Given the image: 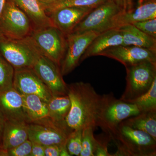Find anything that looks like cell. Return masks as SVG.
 Segmentation results:
<instances>
[{"mask_svg": "<svg viewBox=\"0 0 156 156\" xmlns=\"http://www.w3.org/2000/svg\"><path fill=\"white\" fill-rule=\"evenodd\" d=\"M70 109L65 123L70 133L100 125L105 110L114 97L112 93L100 95L89 83L76 82L68 85Z\"/></svg>", "mask_w": 156, "mask_h": 156, "instance_id": "6da1fadb", "label": "cell"}, {"mask_svg": "<svg viewBox=\"0 0 156 156\" xmlns=\"http://www.w3.org/2000/svg\"><path fill=\"white\" fill-rule=\"evenodd\" d=\"M110 137L118 149L112 156L156 155V140L144 131L121 123Z\"/></svg>", "mask_w": 156, "mask_h": 156, "instance_id": "7a4b0ae2", "label": "cell"}, {"mask_svg": "<svg viewBox=\"0 0 156 156\" xmlns=\"http://www.w3.org/2000/svg\"><path fill=\"white\" fill-rule=\"evenodd\" d=\"M0 53L14 70H17L32 68L40 53L28 36L15 39L2 35Z\"/></svg>", "mask_w": 156, "mask_h": 156, "instance_id": "3957f363", "label": "cell"}, {"mask_svg": "<svg viewBox=\"0 0 156 156\" xmlns=\"http://www.w3.org/2000/svg\"><path fill=\"white\" fill-rule=\"evenodd\" d=\"M126 89L120 99L129 101L147 92L156 78V62H143L126 67Z\"/></svg>", "mask_w": 156, "mask_h": 156, "instance_id": "277c9868", "label": "cell"}, {"mask_svg": "<svg viewBox=\"0 0 156 156\" xmlns=\"http://www.w3.org/2000/svg\"><path fill=\"white\" fill-rule=\"evenodd\" d=\"M28 37L41 54L60 67L66 51V36L55 27L50 26L33 30Z\"/></svg>", "mask_w": 156, "mask_h": 156, "instance_id": "5b68a950", "label": "cell"}, {"mask_svg": "<svg viewBox=\"0 0 156 156\" xmlns=\"http://www.w3.org/2000/svg\"><path fill=\"white\" fill-rule=\"evenodd\" d=\"M33 30L27 16L17 6L6 0L0 16V31L2 34L10 38H24Z\"/></svg>", "mask_w": 156, "mask_h": 156, "instance_id": "8992f818", "label": "cell"}, {"mask_svg": "<svg viewBox=\"0 0 156 156\" xmlns=\"http://www.w3.org/2000/svg\"><path fill=\"white\" fill-rule=\"evenodd\" d=\"M100 34L90 31L80 34H70L66 36V51L59 67L62 76L72 72L80 64V60L84 52Z\"/></svg>", "mask_w": 156, "mask_h": 156, "instance_id": "52a82bcc", "label": "cell"}, {"mask_svg": "<svg viewBox=\"0 0 156 156\" xmlns=\"http://www.w3.org/2000/svg\"><path fill=\"white\" fill-rule=\"evenodd\" d=\"M121 11L112 0H107L87 14L71 34H80L90 31L101 33L107 30L112 20Z\"/></svg>", "mask_w": 156, "mask_h": 156, "instance_id": "ba28073f", "label": "cell"}, {"mask_svg": "<svg viewBox=\"0 0 156 156\" xmlns=\"http://www.w3.org/2000/svg\"><path fill=\"white\" fill-rule=\"evenodd\" d=\"M32 69L53 96L67 95V84L63 80L60 68L55 62L40 53Z\"/></svg>", "mask_w": 156, "mask_h": 156, "instance_id": "9c48e42d", "label": "cell"}, {"mask_svg": "<svg viewBox=\"0 0 156 156\" xmlns=\"http://www.w3.org/2000/svg\"><path fill=\"white\" fill-rule=\"evenodd\" d=\"M141 112L134 104L114 97L104 112L99 127L110 136L116 131L120 123Z\"/></svg>", "mask_w": 156, "mask_h": 156, "instance_id": "30bf717a", "label": "cell"}, {"mask_svg": "<svg viewBox=\"0 0 156 156\" xmlns=\"http://www.w3.org/2000/svg\"><path fill=\"white\" fill-rule=\"evenodd\" d=\"M13 87L21 95H37L47 103L53 96L32 68L14 70Z\"/></svg>", "mask_w": 156, "mask_h": 156, "instance_id": "8fae6325", "label": "cell"}, {"mask_svg": "<svg viewBox=\"0 0 156 156\" xmlns=\"http://www.w3.org/2000/svg\"><path fill=\"white\" fill-rule=\"evenodd\" d=\"M28 140L42 145H66L70 133L64 128L50 122L46 124H28Z\"/></svg>", "mask_w": 156, "mask_h": 156, "instance_id": "7c38bea8", "label": "cell"}, {"mask_svg": "<svg viewBox=\"0 0 156 156\" xmlns=\"http://www.w3.org/2000/svg\"><path fill=\"white\" fill-rule=\"evenodd\" d=\"M113 58L125 66H130L145 61L156 62V53L146 48L134 46H115L108 48L99 54Z\"/></svg>", "mask_w": 156, "mask_h": 156, "instance_id": "4fadbf2b", "label": "cell"}, {"mask_svg": "<svg viewBox=\"0 0 156 156\" xmlns=\"http://www.w3.org/2000/svg\"><path fill=\"white\" fill-rule=\"evenodd\" d=\"M0 115L5 121L30 123L23 108L22 95L14 87L0 92Z\"/></svg>", "mask_w": 156, "mask_h": 156, "instance_id": "5bb4252c", "label": "cell"}, {"mask_svg": "<svg viewBox=\"0 0 156 156\" xmlns=\"http://www.w3.org/2000/svg\"><path fill=\"white\" fill-rule=\"evenodd\" d=\"M95 8L88 7H66L57 9L48 14L53 26L66 36Z\"/></svg>", "mask_w": 156, "mask_h": 156, "instance_id": "9a60e30c", "label": "cell"}, {"mask_svg": "<svg viewBox=\"0 0 156 156\" xmlns=\"http://www.w3.org/2000/svg\"><path fill=\"white\" fill-rule=\"evenodd\" d=\"M156 18V0H144L132 11L117 14L108 27V30L118 28L128 24Z\"/></svg>", "mask_w": 156, "mask_h": 156, "instance_id": "2e32d148", "label": "cell"}, {"mask_svg": "<svg viewBox=\"0 0 156 156\" xmlns=\"http://www.w3.org/2000/svg\"><path fill=\"white\" fill-rule=\"evenodd\" d=\"M27 16L33 30L54 26L38 0H9Z\"/></svg>", "mask_w": 156, "mask_h": 156, "instance_id": "e0dca14e", "label": "cell"}, {"mask_svg": "<svg viewBox=\"0 0 156 156\" xmlns=\"http://www.w3.org/2000/svg\"><path fill=\"white\" fill-rule=\"evenodd\" d=\"M123 44V38L119 28L108 30L96 37L89 45L80 60V63L91 56H99L108 48Z\"/></svg>", "mask_w": 156, "mask_h": 156, "instance_id": "ac0fdd59", "label": "cell"}, {"mask_svg": "<svg viewBox=\"0 0 156 156\" xmlns=\"http://www.w3.org/2000/svg\"><path fill=\"white\" fill-rule=\"evenodd\" d=\"M28 124L24 122L5 121L1 139V150L12 148L28 140Z\"/></svg>", "mask_w": 156, "mask_h": 156, "instance_id": "d6986e66", "label": "cell"}, {"mask_svg": "<svg viewBox=\"0 0 156 156\" xmlns=\"http://www.w3.org/2000/svg\"><path fill=\"white\" fill-rule=\"evenodd\" d=\"M22 95L23 108L30 123L46 124L52 122L47 102L37 95Z\"/></svg>", "mask_w": 156, "mask_h": 156, "instance_id": "ffe728a7", "label": "cell"}, {"mask_svg": "<svg viewBox=\"0 0 156 156\" xmlns=\"http://www.w3.org/2000/svg\"><path fill=\"white\" fill-rule=\"evenodd\" d=\"M118 28L122 36V45L136 46L156 53V39L143 32L133 24H128Z\"/></svg>", "mask_w": 156, "mask_h": 156, "instance_id": "44dd1931", "label": "cell"}, {"mask_svg": "<svg viewBox=\"0 0 156 156\" xmlns=\"http://www.w3.org/2000/svg\"><path fill=\"white\" fill-rule=\"evenodd\" d=\"M49 117L52 122L68 130L65 121L71 107L68 95L53 96L48 103Z\"/></svg>", "mask_w": 156, "mask_h": 156, "instance_id": "7402d4cb", "label": "cell"}, {"mask_svg": "<svg viewBox=\"0 0 156 156\" xmlns=\"http://www.w3.org/2000/svg\"><path fill=\"white\" fill-rule=\"evenodd\" d=\"M122 123L134 129L145 132L156 140V111L142 112L126 119Z\"/></svg>", "mask_w": 156, "mask_h": 156, "instance_id": "603a6c76", "label": "cell"}, {"mask_svg": "<svg viewBox=\"0 0 156 156\" xmlns=\"http://www.w3.org/2000/svg\"><path fill=\"white\" fill-rule=\"evenodd\" d=\"M107 0H56L50 4L41 5L46 14L66 7H88L95 8Z\"/></svg>", "mask_w": 156, "mask_h": 156, "instance_id": "cb8c5ba5", "label": "cell"}, {"mask_svg": "<svg viewBox=\"0 0 156 156\" xmlns=\"http://www.w3.org/2000/svg\"><path fill=\"white\" fill-rule=\"evenodd\" d=\"M127 102L134 104L140 112L156 111V78L154 79L150 89L140 97Z\"/></svg>", "mask_w": 156, "mask_h": 156, "instance_id": "d4e9b609", "label": "cell"}, {"mask_svg": "<svg viewBox=\"0 0 156 156\" xmlns=\"http://www.w3.org/2000/svg\"><path fill=\"white\" fill-rule=\"evenodd\" d=\"M14 69L0 53V92L13 87Z\"/></svg>", "mask_w": 156, "mask_h": 156, "instance_id": "484cf974", "label": "cell"}, {"mask_svg": "<svg viewBox=\"0 0 156 156\" xmlns=\"http://www.w3.org/2000/svg\"><path fill=\"white\" fill-rule=\"evenodd\" d=\"M92 128L83 129L82 132V147L80 156H95L97 140L94 136Z\"/></svg>", "mask_w": 156, "mask_h": 156, "instance_id": "4316f807", "label": "cell"}, {"mask_svg": "<svg viewBox=\"0 0 156 156\" xmlns=\"http://www.w3.org/2000/svg\"><path fill=\"white\" fill-rule=\"evenodd\" d=\"M82 132L81 129L75 130L68 136L66 147L70 155L80 156L82 149Z\"/></svg>", "mask_w": 156, "mask_h": 156, "instance_id": "83f0119b", "label": "cell"}, {"mask_svg": "<svg viewBox=\"0 0 156 156\" xmlns=\"http://www.w3.org/2000/svg\"><path fill=\"white\" fill-rule=\"evenodd\" d=\"M32 142L29 140L12 148L1 150V156H30L31 151Z\"/></svg>", "mask_w": 156, "mask_h": 156, "instance_id": "f1b7e54d", "label": "cell"}, {"mask_svg": "<svg viewBox=\"0 0 156 156\" xmlns=\"http://www.w3.org/2000/svg\"><path fill=\"white\" fill-rule=\"evenodd\" d=\"M132 24L144 33L156 39V18L134 23Z\"/></svg>", "mask_w": 156, "mask_h": 156, "instance_id": "f546056e", "label": "cell"}, {"mask_svg": "<svg viewBox=\"0 0 156 156\" xmlns=\"http://www.w3.org/2000/svg\"><path fill=\"white\" fill-rule=\"evenodd\" d=\"M97 140L96 148L94 153L95 156H112L108 150V144L111 139L108 134L105 133L99 137H96Z\"/></svg>", "mask_w": 156, "mask_h": 156, "instance_id": "4dcf8cb0", "label": "cell"}, {"mask_svg": "<svg viewBox=\"0 0 156 156\" xmlns=\"http://www.w3.org/2000/svg\"><path fill=\"white\" fill-rule=\"evenodd\" d=\"M122 12L132 11L135 9V0H112Z\"/></svg>", "mask_w": 156, "mask_h": 156, "instance_id": "1f68e13d", "label": "cell"}, {"mask_svg": "<svg viewBox=\"0 0 156 156\" xmlns=\"http://www.w3.org/2000/svg\"><path fill=\"white\" fill-rule=\"evenodd\" d=\"M64 145L46 146L44 150L45 156H60L62 147Z\"/></svg>", "mask_w": 156, "mask_h": 156, "instance_id": "d6a6232c", "label": "cell"}, {"mask_svg": "<svg viewBox=\"0 0 156 156\" xmlns=\"http://www.w3.org/2000/svg\"><path fill=\"white\" fill-rule=\"evenodd\" d=\"M31 142V151L30 156H45L44 146L37 143Z\"/></svg>", "mask_w": 156, "mask_h": 156, "instance_id": "836d02e7", "label": "cell"}, {"mask_svg": "<svg viewBox=\"0 0 156 156\" xmlns=\"http://www.w3.org/2000/svg\"><path fill=\"white\" fill-rule=\"evenodd\" d=\"M68 151L66 148V145L63 146L62 147L61 152H60V156H70Z\"/></svg>", "mask_w": 156, "mask_h": 156, "instance_id": "e575fe53", "label": "cell"}, {"mask_svg": "<svg viewBox=\"0 0 156 156\" xmlns=\"http://www.w3.org/2000/svg\"><path fill=\"white\" fill-rule=\"evenodd\" d=\"M5 120L2 116L0 115V140L2 139V131L3 128H4V124H5Z\"/></svg>", "mask_w": 156, "mask_h": 156, "instance_id": "d590c367", "label": "cell"}, {"mask_svg": "<svg viewBox=\"0 0 156 156\" xmlns=\"http://www.w3.org/2000/svg\"><path fill=\"white\" fill-rule=\"evenodd\" d=\"M38 1L41 5H45V4H50L56 0H38Z\"/></svg>", "mask_w": 156, "mask_h": 156, "instance_id": "8d00e7d4", "label": "cell"}, {"mask_svg": "<svg viewBox=\"0 0 156 156\" xmlns=\"http://www.w3.org/2000/svg\"><path fill=\"white\" fill-rule=\"evenodd\" d=\"M5 2L6 0H0V16L2 14V11Z\"/></svg>", "mask_w": 156, "mask_h": 156, "instance_id": "74e56055", "label": "cell"}, {"mask_svg": "<svg viewBox=\"0 0 156 156\" xmlns=\"http://www.w3.org/2000/svg\"><path fill=\"white\" fill-rule=\"evenodd\" d=\"M1 150V140H0V150Z\"/></svg>", "mask_w": 156, "mask_h": 156, "instance_id": "f35d334b", "label": "cell"}, {"mask_svg": "<svg viewBox=\"0 0 156 156\" xmlns=\"http://www.w3.org/2000/svg\"><path fill=\"white\" fill-rule=\"evenodd\" d=\"M2 33H1V31H0V36H1V35H2Z\"/></svg>", "mask_w": 156, "mask_h": 156, "instance_id": "ab89813d", "label": "cell"}, {"mask_svg": "<svg viewBox=\"0 0 156 156\" xmlns=\"http://www.w3.org/2000/svg\"><path fill=\"white\" fill-rule=\"evenodd\" d=\"M0 156H1V152H0Z\"/></svg>", "mask_w": 156, "mask_h": 156, "instance_id": "60d3db41", "label": "cell"}]
</instances>
